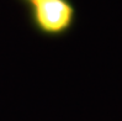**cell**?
<instances>
[{
    "label": "cell",
    "instance_id": "2",
    "mask_svg": "<svg viewBox=\"0 0 122 121\" xmlns=\"http://www.w3.org/2000/svg\"><path fill=\"white\" fill-rule=\"evenodd\" d=\"M24 3H26L27 5H30V4H32V3H36V1H40V0H22Z\"/></svg>",
    "mask_w": 122,
    "mask_h": 121
},
{
    "label": "cell",
    "instance_id": "1",
    "mask_svg": "<svg viewBox=\"0 0 122 121\" xmlns=\"http://www.w3.org/2000/svg\"><path fill=\"white\" fill-rule=\"evenodd\" d=\"M31 25L48 37H61L73 28L76 10L70 0H40L28 5Z\"/></svg>",
    "mask_w": 122,
    "mask_h": 121
}]
</instances>
